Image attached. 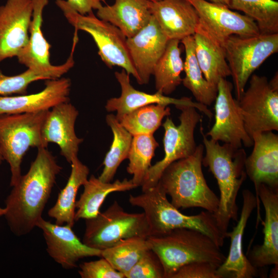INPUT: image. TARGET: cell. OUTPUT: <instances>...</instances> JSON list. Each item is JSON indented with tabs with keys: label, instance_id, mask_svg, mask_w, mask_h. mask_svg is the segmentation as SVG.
Masks as SVG:
<instances>
[{
	"label": "cell",
	"instance_id": "obj_34",
	"mask_svg": "<svg viewBox=\"0 0 278 278\" xmlns=\"http://www.w3.org/2000/svg\"><path fill=\"white\" fill-rule=\"evenodd\" d=\"M228 8L244 12L261 34L278 33V2L274 0H229Z\"/></svg>",
	"mask_w": 278,
	"mask_h": 278
},
{
	"label": "cell",
	"instance_id": "obj_32",
	"mask_svg": "<svg viewBox=\"0 0 278 278\" xmlns=\"http://www.w3.org/2000/svg\"><path fill=\"white\" fill-rule=\"evenodd\" d=\"M106 120L111 129L113 138L104 159V167L98 178L102 182H111L121 163L128 158L133 136L113 114L107 115Z\"/></svg>",
	"mask_w": 278,
	"mask_h": 278
},
{
	"label": "cell",
	"instance_id": "obj_13",
	"mask_svg": "<svg viewBox=\"0 0 278 278\" xmlns=\"http://www.w3.org/2000/svg\"><path fill=\"white\" fill-rule=\"evenodd\" d=\"M253 148L247 157L245 169L247 176L253 183L257 201L256 226L262 221L258 188L264 184L278 190V135L272 131L256 133L252 137Z\"/></svg>",
	"mask_w": 278,
	"mask_h": 278
},
{
	"label": "cell",
	"instance_id": "obj_17",
	"mask_svg": "<svg viewBox=\"0 0 278 278\" xmlns=\"http://www.w3.org/2000/svg\"><path fill=\"white\" fill-rule=\"evenodd\" d=\"M242 206L237 224L226 237L230 238L229 252L217 269L219 278H253L259 275V269L250 263L243 251V237L248 220L257 206L255 195L250 190L242 192Z\"/></svg>",
	"mask_w": 278,
	"mask_h": 278
},
{
	"label": "cell",
	"instance_id": "obj_6",
	"mask_svg": "<svg viewBox=\"0 0 278 278\" xmlns=\"http://www.w3.org/2000/svg\"><path fill=\"white\" fill-rule=\"evenodd\" d=\"M48 111L0 115V151L10 166L11 187L22 176L21 165L28 150L45 147L42 128Z\"/></svg>",
	"mask_w": 278,
	"mask_h": 278
},
{
	"label": "cell",
	"instance_id": "obj_22",
	"mask_svg": "<svg viewBox=\"0 0 278 278\" xmlns=\"http://www.w3.org/2000/svg\"><path fill=\"white\" fill-rule=\"evenodd\" d=\"M71 86L70 79L62 77L47 80L44 89L37 93L0 96V115L49 110L69 101Z\"/></svg>",
	"mask_w": 278,
	"mask_h": 278
},
{
	"label": "cell",
	"instance_id": "obj_37",
	"mask_svg": "<svg viewBox=\"0 0 278 278\" xmlns=\"http://www.w3.org/2000/svg\"><path fill=\"white\" fill-rule=\"evenodd\" d=\"M127 278H164V270L157 255L147 250L125 274Z\"/></svg>",
	"mask_w": 278,
	"mask_h": 278
},
{
	"label": "cell",
	"instance_id": "obj_43",
	"mask_svg": "<svg viewBox=\"0 0 278 278\" xmlns=\"http://www.w3.org/2000/svg\"><path fill=\"white\" fill-rule=\"evenodd\" d=\"M6 208L5 207H0V217L2 216H4L5 213H6Z\"/></svg>",
	"mask_w": 278,
	"mask_h": 278
},
{
	"label": "cell",
	"instance_id": "obj_40",
	"mask_svg": "<svg viewBox=\"0 0 278 278\" xmlns=\"http://www.w3.org/2000/svg\"><path fill=\"white\" fill-rule=\"evenodd\" d=\"M68 5L76 11L82 15H85L98 10L102 6L105 0H66Z\"/></svg>",
	"mask_w": 278,
	"mask_h": 278
},
{
	"label": "cell",
	"instance_id": "obj_23",
	"mask_svg": "<svg viewBox=\"0 0 278 278\" xmlns=\"http://www.w3.org/2000/svg\"><path fill=\"white\" fill-rule=\"evenodd\" d=\"M150 11L169 40L193 36L199 23L197 11L187 0L151 1Z\"/></svg>",
	"mask_w": 278,
	"mask_h": 278
},
{
	"label": "cell",
	"instance_id": "obj_31",
	"mask_svg": "<svg viewBox=\"0 0 278 278\" xmlns=\"http://www.w3.org/2000/svg\"><path fill=\"white\" fill-rule=\"evenodd\" d=\"M74 64L73 55L71 54L64 63L54 65L47 70L28 68L20 74L10 76L4 75L0 70V95L26 94L27 88L31 82L42 79L60 78L72 68Z\"/></svg>",
	"mask_w": 278,
	"mask_h": 278
},
{
	"label": "cell",
	"instance_id": "obj_33",
	"mask_svg": "<svg viewBox=\"0 0 278 278\" xmlns=\"http://www.w3.org/2000/svg\"><path fill=\"white\" fill-rule=\"evenodd\" d=\"M170 115V108L162 104H151L127 113L118 120L132 135L153 134L163 119Z\"/></svg>",
	"mask_w": 278,
	"mask_h": 278
},
{
	"label": "cell",
	"instance_id": "obj_15",
	"mask_svg": "<svg viewBox=\"0 0 278 278\" xmlns=\"http://www.w3.org/2000/svg\"><path fill=\"white\" fill-rule=\"evenodd\" d=\"M32 13V0H7L0 6V63L27 44Z\"/></svg>",
	"mask_w": 278,
	"mask_h": 278
},
{
	"label": "cell",
	"instance_id": "obj_21",
	"mask_svg": "<svg viewBox=\"0 0 278 278\" xmlns=\"http://www.w3.org/2000/svg\"><path fill=\"white\" fill-rule=\"evenodd\" d=\"M257 194L265 212V220L262 221L263 242L254 246L246 256L252 266L259 269L278 266V190L261 184Z\"/></svg>",
	"mask_w": 278,
	"mask_h": 278
},
{
	"label": "cell",
	"instance_id": "obj_1",
	"mask_svg": "<svg viewBox=\"0 0 278 278\" xmlns=\"http://www.w3.org/2000/svg\"><path fill=\"white\" fill-rule=\"evenodd\" d=\"M62 168L47 148H38L28 172L12 186L5 200L4 216L14 235H26L36 227Z\"/></svg>",
	"mask_w": 278,
	"mask_h": 278
},
{
	"label": "cell",
	"instance_id": "obj_2",
	"mask_svg": "<svg viewBox=\"0 0 278 278\" xmlns=\"http://www.w3.org/2000/svg\"><path fill=\"white\" fill-rule=\"evenodd\" d=\"M205 154L202 165L207 167L217 180L220 190L217 211L214 213L218 228L226 238L230 222L237 221L238 207L236 203L238 192L246 180L247 158L244 149L236 148L207 138L200 127Z\"/></svg>",
	"mask_w": 278,
	"mask_h": 278
},
{
	"label": "cell",
	"instance_id": "obj_26",
	"mask_svg": "<svg viewBox=\"0 0 278 278\" xmlns=\"http://www.w3.org/2000/svg\"><path fill=\"white\" fill-rule=\"evenodd\" d=\"M33 13L30 22L27 44L16 56L19 62L28 68L47 70L53 67L49 61L50 45L42 31L43 12L48 0H32Z\"/></svg>",
	"mask_w": 278,
	"mask_h": 278
},
{
	"label": "cell",
	"instance_id": "obj_7",
	"mask_svg": "<svg viewBox=\"0 0 278 278\" xmlns=\"http://www.w3.org/2000/svg\"><path fill=\"white\" fill-rule=\"evenodd\" d=\"M55 3L68 23L75 28V32L81 30L92 37L99 56L108 67H121L138 82V76L127 48V38L117 27L96 17L93 11L85 15L80 14L65 0H56Z\"/></svg>",
	"mask_w": 278,
	"mask_h": 278
},
{
	"label": "cell",
	"instance_id": "obj_16",
	"mask_svg": "<svg viewBox=\"0 0 278 278\" xmlns=\"http://www.w3.org/2000/svg\"><path fill=\"white\" fill-rule=\"evenodd\" d=\"M36 227L43 232L49 255L62 267L71 269L86 257H101V250L90 247L81 241L68 224L59 225L41 218Z\"/></svg>",
	"mask_w": 278,
	"mask_h": 278
},
{
	"label": "cell",
	"instance_id": "obj_8",
	"mask_svg": "<svg viewBox=\"0 0 278 278\" xmlns=\"http://www.w3.org/2000/svg\"><path fill=\"white\" fill-rule=\"evenodd\" d=\"M85 220L82 242L100 250L111 247L125 239L150 235L144 213L127 212L116 201L96 217Z\"/></svg>",
	"mask_w": 278,
	"mask_h": 278
},
{
	"label": "cell",
	"instance_id": "obj_38",
	"mask_svg": "<svg viewBox=\"0 0 278 278\" xmlns=\"http://www.w3.org/2000/svg\"><path fill=\"white\" fill-rule=\"evenodd\" d=\"M78 273L82 278H125V275L115 270L101 257L99 259L83 262L79 265Z\"/></svg>",
	"mask_w": 278,
	"mask_h": 278
},
{
	"label": "cell",
	"instance_id": "obj_45",
	"mask_svg": "<svg viewBox=\"0 0 278 278\" xmlns=\"http://www.w3.org/2000/svg\"><path fill=\"white\" fill-rule=\"evenodd\" d=\"M152 2H155V1H160V0H150Z\"/></svg>",
	"mask_w": 278,
	"mask_h": 278
},
{
	"label": "cell",
	"instance_id": "obj_10",
	"mask_svg": "<svg viewBox=\"0 0 278 278\" xmlns=\"http://www.w3.org/2000/svg\"><path fill=\"white\" fill-rule=\"evenodd\" d=\"M177 108L181 111L180 124L176 126L168 116L163 124L164 156L150 167L141 186L142 192L156 185L163 172L170 164L192 155L196 150L194 132L197 124L201 121V116L193 106H181Z\"/></svg>",
	"mask_w": 278,
	"mask_h": 278
},
{
	"label": "cell",
	"instance_id": "obj_4",
	"mask_svg": "<svg viewBox=\"0 0 278 278\" xmlns=\"http://www.w3.org/2000/svg\"><path fill=\"white\" fill-rule=\"evenodd\" d=\"M204 149V145L199 144L192 155L170 164L158 182L178 209L200 207L212 213L217 211L219 199L208 186L202 171Z\"/></svg>",
	"mask_w": 278,
	"mask_h": 278
},
{
	"label": "cell",
	"instance_id": "obj_27",
	"mask_svg": "<svg viewBox=\"0 0 278 278\" xmlns=\"http://www.w3.org/2000/svg\"><path fill=\"white\" fill-rule=\"evenodd\" d=\"M84 189L79 199L76 201L75 220L87 219L96 217L100 212V207L108 195L115 192L130 190L137 187L131 179L104 182L92 175L83 184Z\"/></svg>",
	"mask_w": 278,
	"mask_h": 278
},
{
	"label": "cell",
	"instance_id": "obj_24",
	"mask_svg": "<svg viewBox=\"0 0 278 278\" xmlns=\"http://www.w3.org/2000/svg\"><path fill=\"white\" fill-rule=\"evenodd\" d=\"M150 0H115L97 10V17L117 27L127 38L135 35L150 22Z\"/></svg>",
	"mask_w": 278,
	"mask_h": 278
},
{
	"label": "cell",
	"instance_id": "obj_25",
	"mask_svg": "<svg viewBox=\"0 0 278 278\" xmlns=\"http://www.w3.org/2000/svg\"><path fill=\"white\" fill-rule=\"evenodd\" d=\"M193 37L196 58L203 76L217 88L220 79L231 76L223 46L200 21Z\"/></svg>",
	"mask_w": 278,
	"mask_h": 278
},
{
	"label": "cell",
	"instance_id": "obj_5",
	"mask_svg": "<svg viewBox=\"0 0 278 278\" xmlns=\"http://www.w3.org/2000/svg\"><path fill=\"white\" fill-rule=\"evenodd\" d=\"M147 238L162 263L164 278H172L180 268L193 262H209L219 267L227 257L210 237L194 229H176Z\"/></svg>",
	"mask_w": 278,
	"mask_h": 278
},
{
	"label": "cell",
	"instance_id": "obj_44",
	"mask_svg": "<svg viewBox=\"0 0 278 278\" xmlns=\"http://www.w3.org/2000/svg\"><path fill=\"white\" fill-rule=\"evenodd\" d=\"M4 159H3V157L1 153V151H0V165L2 163L3 161H4Z\"/></svg>",
	"mask_w": 278,
	"mask_h": 278
},
{
	"label": "cell",
	"instance_id": "obj_14",
	"mask_svg": "<svg viewBox=\"0 0 278 278\" xmlns=\"http://www.w3.org/2000/svg\"><path fill=\"white\" fill-rule=\"evenodd\" d=\"M195 8L200 22L222 44L232 35L253 36L260 34L250 18L233 11L225 5L206 0H187Z\"/></svg>",
	"mask_w": 278,
	"mask_h": 278
},
{
	"label": "cell",
	"instance_id": "obj_30",
	"mask_svg": "<svg viewBox=\"0 0 278 278\" xmlns=\"http://www.w3.org/2000/svg\"><path fill=\"white\" fill-rule=\"evenodd\" d=\"M179 42L169 40L164 53L154 67L152 75L155 89L164 95L172 93L182 81L181 74L184 70V62L181 57Z\"/></svg>",
	"mask_w": 278,
	"mask_h": 278
},
{
	"label": "cell",
	"instance_id": "obj_9",
	"mask_svg": "<svg viewBox=\"0 0 278 278\" xmlns=\"http://www.w3.org/2000/svg\"><path fill=\"white\" fill-rule=\"evenodd\" d=\"M239 101L252 73L270 56L278 51V33L253 36L232 35L222 43Z\"/></svg>",
	"mask_w": 278,
	"mask_h": 278
},
{
	"label": "cell",
	"instance_id": "obj_3",
	"mask_svg": "<svg viewBox=\"0 0 278 278\" xmlns=\"http://www.w3.org/2000/svg\"><path fill=\"white\" fill-rule=\"evenodd\" d=\"M129 202L143 210L150 235H161L176 229L187 228L204 233L220 247L224 244L225 237L217 227L214 213L205 210L195 215L182 213L168 201L159 182L140 195H130Z\"/></svg>",
	"mask_w": 278,
	"mask_h": 278
},
{
	"label": "cell",
	"instance_id": "obj_29",
	"mask_svg": "<svg viewBox=\"0 0 278 278\" xmlns=\"http://www.w3.org/2000/svg\"><path fill=\"white\" fill-rule=\"evenodd\" d=\"M181 41L185 51L183 70L185 75L182 83L192 92L198 103L210 106L215 100L217 88L210 84L203 76L196 58L193 36Z\"/></svg>",
	"mask_w": 278,
	"mask_h": 278
},
{
	"label": "cell",
	"instance_id": "obj_42",
	"mask_svg": "<svg viewBox=\"0 0 278 278\" xmlns=\"http://www.w3.org/2000/svg\"><path fill=\"white\" fill-rule=\"evenodd\" d=\"M207 1L218 3V4H221L223 5H225L227 6H228L229 4V0H206Z\"/></svg>",
	"mask_w": 278,
	"mask_h": 278
},
{
	"label": "cell",
	"instance_id": "obj_39",
	"mask_svg": "<svg viewBox=\"0 0 278 278\" xmlns=\"http://www.w3.org/2000/svg\"><path fill=\"white\" fill-rule=\"evenodd\" d=\"M218 268L209 262H193L180 268L172 278H219Z\"/></svg>",
	"mask_w": 278,
	"mask_h": 278
},
{
	"label": "cell",
	"instance_id": "obj_12",
	"mask_svg": "<svg viewBox=\"0 0 278 278\" xmlns=\"http://www.w3.org/2000/svg\"><path fill=\"white\" fill-rule=\"evenodd\" d=\"M233 89V85L225 78L219 80L215 100V123L206 136L236 148L242 147V144L250 147L253 140L246 130L238 100L232 95Z\"/></svg>",
	"mask_w": 278,
	"mask_h": 278
},
{
	"label": "cell",
	"instance_id": "obj_18",
	"mask_svg": "<svg viewBox=\"0 0 278 278\" xmlns=\"http://www.w3.org/2000/svg\"><path fill=\"white\" fill-rule=\"evenodd\" d=\"M168 41L153 16L149 23L138 32L127 38L128 51L138 76V84L148 83Z\"/></svg>",
	"mask_w": 278,
	"mask_h": 278
},
{
	"label": "cell",
	"instance_id": "obj_11",
	"mask_svg": "<svg viewBox=\"0 0 278 278\" xmlns=\"http://www.w3.org/2000/svg\"><path fill=\"white\" fill-rule=\"evenodd\" d=\"M238 102L245 128L251 138L256 133L278 130L277 73L270 81L265 76L252 75L249 88Z\"/></svg>",
	"mask_w": 278,
	"mask_h": 278
},
{
	"label": "cell",
	"instance_id": "obj_20",
	"mask_svg": "<svg viewBox=\"0 0 278 278\" xmlns=\"http://www.w3.org/2000/svg\"><path fill=\"white\" fill-rule=\"evenodd\" d=\"M79 112L68 102L61 103L49 110L42 128V137L45 147L48 143L57 144L60 153L71 163L77 157L79 145L83 138L78 137L75 124Z\"/></svg>",
	"mask_w": 278,
	"mask_h": 278
},
{
	"label": "cell",
	"instance_id": "obj_36",
	"mask_svg": "<svg viewBox=\"0 0 278 278\" xmlns=\"http://www.w3.org/2000/svg\"><path fill=\"white\" fill-rule=\"evenodd\" d=\"M147 237H133L123 239L111 247L101 250L106 259L117 271L125 274L149 249Z\"/></svg>",
	"mask_w": 278,
	"mask_h": 278
},
{
	"label": "cell",
	"instance_id": "obj_41",
	"mask_svg": "<svg viewBox=\"0 0 278 278\" xmlns=\"http://www.w3.org/2000/svg\"><path fill=\"white\" fill-rule=\"evenodd\" d=\"M278 272V266H274V267L272 269L270 277L272 278H277V272Z\"/></svg>",
	"mask_w": 278,
	"mask_h": 278
},
{
	"label": "cell",
	"instance_id": "obj_35",
	"mask_svg": "<svg viewBox=\"0 0 278 278\" xmlns=\"http://www.w3.org/2000/svg\"><path fill=\"white\" fill-rule=\"evenodd\" d=\"M159 144L153 134L133 136L128 158L129 163L127 171L132 175L131 179L137 186L143 184Z\"/></svg>",
	"mask_w": 278,
	"mask_h": 278
},
{
	"label": "cell",
	"instance_id": "obj_19",
	"mask_svg": "<svg viewBox=\"0 0 278 278\" xmlns=\"http://www.w3.org/2000/svg\"><path fill=\"white\" fill-rule=\"evenodd\" d=\"M114 74L120 85L121 94L118 97L108 99L105 108L108 112H116L115 116L117 119L137 108L155 103L166 106L173 104L176 108L181 106H191L202 111L210 119L213 117V113L207 106L193 102L191 98L184 97L177 99L166 96L158 91L154 94L142 92L133 87L130 83V75L125 70L116 72Z\"/></svg>",
	"mask_w": 278,
	"mask_h": 278
},
{
	"label": "cell",
	"instance_id": "obj_28",
	"mask_svg": "<svg viewBox=\"0 0 278 278\" xmlns=\"http://www.w3.org/2000/svg\"><path fill=\"white\" fill-rule=\"evenodd\" d=\"M71 171L65 187L59 193L56 202L51 207L48 215L59 225H74L76 198L79 187L88 180L90 170L75 157L71 163Z\"/></svg>",
	"mask_w": 278,
	"mask_h": 278
}]
</instances>
